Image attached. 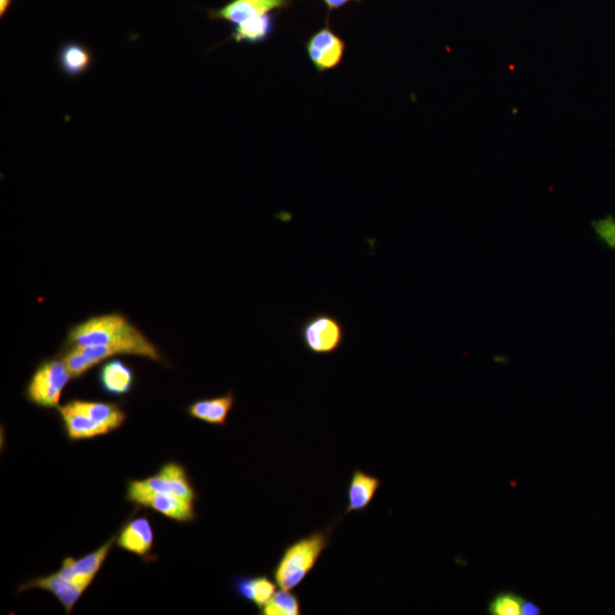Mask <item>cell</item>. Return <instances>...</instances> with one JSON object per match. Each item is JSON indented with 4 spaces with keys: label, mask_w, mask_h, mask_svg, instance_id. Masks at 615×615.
Segmentation results:
<instances>
[{
    "label": "cell",
    "mask_w": 615,
    "mask_h": 615,
    "mask_svg": "<svg viewBox=\"0 0 615 615\" xmlns=\"http://www.w3.org/2000/svg\"><path fill=\"white\" fill-rule=\"evenodd\" d=\"M275 21L272 14H266L245 21L236 26L232 32L231 39L237 44H259L264 43L274 30Z\"/></svg>",
    "instance_id": "d6986e66"
},
{
    "label": "cell",
    "mask_w": 615,
    "mask_h": 615,
    "mask_svg": "<svg viewBox=\"0 0 615 615\" xmlns=\"http://www.w3.org/2000/svg\"><path fill=\"white\" fill-rule=\"evenodd\" d=\"M71 379L73 376L62 358L45 360L31 377L27 398L41 408H59L62 393Z\"/></svg>",
    "instance_id": "3957f363"
},
{
    "label": "cell",
    "mask_w": 615,
    "mask_h": 615,
    "mask_svg": "<svg viewBox=\"0 0 615 615\" xmlns=\"http://www.w3.org/2000/svg\"><path fill=\"white\" fill-rule=\"evenodd\" d=\"M524 598L513 592H502L492 597L488 611L491 615H522Z\"/></svg>",
    "instance_id": "44dd1931"
},
{
    "label": "cell",
    "mask_w": 615,
    "mask_h": 615,
    "mask_svg": "<svg viewBox=\"0 0 615 615\" xmlns=\"http://www.w3.org/2000/svg\"><path fill=\"white\" fill-rule=\"evenodd\" d=\"M262 615H300V598L292 590L281 589L272 600L260 611Z\"/></svg>",
    "instance_id": "ffe728a7"
},
{
    "label": "cell",
    "mask_w": 615,
    "mask_h": 615,
    "mask_svg": "<svg viewBox=\"0 0 615 615\" xmlns=\"http://www.w3.org/2000/svg\"><path fill=\"white\" fill-rule=\"evenodd\" d=\"M62 359L64 360L65 365L68 366L73 379H79V377L86 374L93 368L92 364L89 363V360L77 347L68 346V349L64 352Z\"/></svg>",
    "instance_id": "7402d4cb"
},
{
    "label": "cell",
    "mask_w": 615,
    "mask_h": 615,
    "mask_svg": "<svg viewBox=\"0 0 615 615\" xmlns=\"http://www.w3.org/2000/svg\"><path fill=\"white\" fill-rule=\"evenodd\" d=\"M593 226L598 240L608 245L609 248H615V219L606 217L595 221Z\"/></svg>",
    "instance_id": "603a6c76"
},
{
    "label": "cell",
    "mask_w": 615,
    "mask_h": 615,
    "mask_svg": "<svg viewBox=\"0 0 615 615\" xmlns=\"http://www.w3.org/2000/svg\"><path fill=\"white\" fill-rule=\"evenodd\" d=\"M325 4L330 8V10H334V8H339L341 6L346 5L350 0H324Z\"/></svg>",
    "instance_id": "d4e9b609"
},
{
    "label": "cell",
    "mask_w": 615,
    "mask_h": 615,
    "mask_svg": "<svg viewBox=\"0 0 615 615\" xmlns=\"http://www.w3.org/2000/svg\"><path fill=\"white\" fill-rule=\"evenodd\" d=\"M57 410H59L70 440L93 439L109 433L88 415L82 413L71 401L67 405L60 406Z\"/></svg>",
    "instance_id": "5bb4252c"
},
{
    "label": "cell",
    "mask_w": 615,
    "mask_h": 615,
    "mask_svg": "<svg viewBox=\"0 0 615 615\" xmlns=\"http://www.w3.org/2000/svg\"><path fill=\"white\" fill-rule=\"evenodd\" d=\"M147 489L163 492L194 504L196 492L193 489L184 467L177 463H168L154 477L141 480Z\"/></svg>",
    "instance_id": "8992f818"
},
{
    "label": "cell",
    "mask_w": 615,
    "mask_h": 615,
    "mask_svg": "<svg viewBox=\"0 0 615 615\" xmlns=\"http://www.w3.org/2000/svg\"><path fill=\"white\" fill-rule=\"evenodd\" d=\"M540 613V608L537 604L524 600L522 615H539Z\"/></svg>",
    "instance_id": "cb8c5ba5"
},
{
    "label": "cell",
    "mask_w": 615,
    "mask_h": 615,
    "mask_svg": "<svg viewBox=\"0 0 615 615\" xmlns=\"http://www.w3.org/2000/svg\"><path fill=\"white\" fill-rule=\"evenodd\" d=\"M127 499L131 503L150 507L155 512L178 522H192L196 516L194 504L163 492L147 489L141 480L129 482Z\"/></svg>",
    "instance_id": "5b68a950"
},
{
    "label": "cell",
    "mask_w": 615,
    "mask_h": 615,
    "mask_svg": "<svg viewBox=\"0 0 615 615\" xmlns=\"http://www.w3.org/2000/svg\"><path fill=\"white\" fill-rule=\"evenodd\" d=\"M13 3V0H0V18H4L5 14Z\"/></svg>",
    "instance_id": "484cf974"
},
{
    "label": "cell",
    "mask_w": 615,
    "mask_h": 615,
    "mask_svg": "<svg viewBox=\"0 0 615 615\" xmlns=\"http://www.w3.org/2000/svg\"><path fill=\"white\" fill-rule=\"evenodd\" d=\"M277 584L267 576L240 578L235 590L243 601L256 605L261 611L276 594Z\"/></svg>",
    "instance_id": "ac0fdd59"
},
{
    "label": "cell",
    "mask_w": 615,
    "mask_h": 615,
    "mask_svg": "<svg viewBox=\"0 0 615 615\" xmlns=\"http://www.w3.org/2000/svg\"><path fill=\"white\" fill-rule=\"evenodd\" d=\"M328 541L326 531H317L287 546L273 572L277 586L285 590L298 588L315 569Z\"/></svg>",
    "instance_id": "7a4b0ae2"
},
{
    "label": "cell",
    "mask_w": 615,
    "mask_h": 615,
    "mask_svg": "<svg viewBox=\"0 0 615 615\" xmlns=\"http://www.w3.org/2000/svg\"><path fill=\"white\" fill-rule=\"evenodd\" d=\"M35 588L43 589L53 594L57 601L63 605L65 611L70 614L88 587L79 585L77 582H73L63 577L59 572H56L51 574V576L30 580L19 588V593Z\"/></svg>",
    "instance_id": "30bf717a"
},
{
    "label": "cell",
    "mask_w": 615,
    "mask_h": 615,
    "mask_svg": "<svg viewBox=\"0 0 615 615\" xmlns=\"http://www.w3.org/2000/svg\"><path fill=\"white\" fill-rule=\"evenodd\" d=\"M67 346L92 347L96 363L118 355H133L161 362V352L126 316L118 313L94 316L70 328Z\"/></svg>",
    "instance_id": "6da1fadb"
},
{
    "label": "cell",
    "mask_w": 615,
    "mask_h": 615,
    "mask_svg": "<svg viewBox=\"0 0 615 615\" xmlns=\"http://www.w3.org/2000/svg\"><path fill=\"white\" fill-rule=\"evenodd\" d=\"M380 488L381 480L379 478L363 470H355L349 483L346 514L365 511L373 502Z\"/></svg>",
    "instance_id": "9a60e30c"
},
{
    "label": "cell",
    "mask_w": 615,
    "mask_h": 615,
    "mask_svg": "<svg viewBox=\"0 0 615 615\" xmlns=\"http://www.w3.org/2000/svg\"><path fill=\"white\" fill-rule=\"evenodd\" d=\"M343 40L331 29L324 28L316 32L307 43L309 60L319 72L338 67L344 55Z\"/></svg>",
    "instance_id": "52a82bcc"
},
{
    "label": "cell",
    "mask_w": 615,
    "mask_h": 615,
    "mask_svg": "<svg viewBox=\"0 0 615 615\" xmlns=\"http://www.w3.org/2000/svg\"><path fill=\"white\" fill-rule=\"evenodd\" d=\"M290 0H232L217 11H210V18L239 24L270 14L289 5Z\"/></svg>",
    "instance_id": "ba28073f"
},
{
    "label": "cell",
    "mask_w": 615,
    "mask_h": 615,
    "mask_svg": "<svg viewBox=\"0 0 615 615\" xmlns=\"http://www.w3.org/2000/svg\"><path fill=\"white\" fill-rule=\"evenodd\" d=\"M135 374L119 359L105 362L100 371V383L105 393L112 397L125 396L133 390Z\"/></svg>",
    "instance_id": "2e32d148"
},
{
    "label": "cell",
    "mask_w": 615,
    "mask_h": 615,
    "mask_svg": "<svg viewBox=\"0 0 615 615\" xmlns=\"http://www.w3.org/2000/svg\"><path fill=\"white\" fill-rule=\"evenodd\" d=\"M117 538L118 535L112 537L108 543L98 548L97 551L89 553L79 560L68 557V559L63 561L59 573L63 577L77 582L79 585L89 587L92 585L98 571L103 567L114 543H117Z\"/></svg>",
    "instance_id": "9c48e42d"
},
{
    "label": "cell",
    "mask_w": 615,
    "mask_h": 615,
    "mask_svg": "<svg viewBox=\"0 0 615 615\" xmlns=\"http://www.w3.org/2000/svg\"><path fill=\"white\" fill-rule=\"evenodd\" d=\"M235 393L229 391L224 396L201 399L188 406L187 412L195 420L211 425L225 426L229 414L235 407Z\"/></svg>",
    "instance_id": "8fae6325"
},
{
    "label": "cell",
    "mask_w": 615,
    "mask_h": 615,
    "mask_svg": "<svg viewBox=\"0 0 615 615\" xmlns=\"http://www.w3.org/2000/svg\"><path fill=\"white\" fill-rule=\"evenodd\" d=\"M56 62L64 76L77 78L92 69L94 55L85 45L69 40L57 52Z\"/></svg>",
    "instance_id": "7c38bea8"
},
{
    "label": "cell",
    "mask_w": 615,
    "mask_h": 615,
    "mask_svg": "<svg viewBox=\"0 0 615 615\" xmlns=\"http://www.w3.org/2000/svg\"><path fill=\"white\" fill-rule=\"evenodd\" d=\"M71 403L109 433L118 430L126 421V413L117 404L79 399L72 400Z\"/></svg>",
    "instance_id": "e0dca14e"
},
{
    "label": "cell",
    "mask_w": 615,
    "mask_h": 615,
    "mask_svg": "<svg viewBox=\"0 0 615 615\" xmlns=\"http://www.w3.org/2000/svg\"><path fill=\"white\" fill-rule=\"evenodd\" d=\"M154 544L152 524L146 518L130 521L117 538V545L125 551L144 557L149 555Z\"/></svg>",
    "instance_id": "4fadbf2b"
},
{
    "label": "cell",
    "mask_w": 615,
    "mask_h": 615,
    "mask_svg": "<svg viewBox=\"0 0 615 615\" xmlns=\"http://www.w3.org/2000/svg\"><path fill=\"white\" fill-rule=\"evenodd\" d=\"M300 339L311 355L330 356L346 341V327L340 319L327 313L310 316L300 325Z\"/></svg>",
    "instance_id": "277c9868"
}]
</instances>
